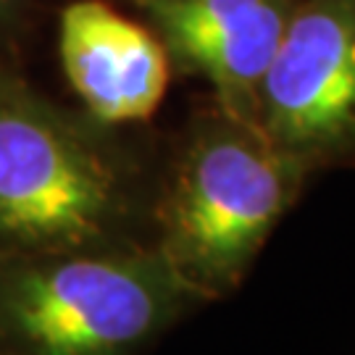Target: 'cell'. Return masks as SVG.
I'll return each mask as SVG.
<instances>
[{"label": "cell", "instance_id": "obj_7", "mask_svg": "<svg viewBox=\"0 0 355 355\" xmlns=\"http://www.w3.org/2000/svg\"><path fill=\"white\" fill-rule=\"evenodd\" d=\"M29 3L32 0H0V26L11 24L13 19H19Z\"/></svg>", "mask_w": 355, "mask_h": 355}, {"label": "cell", "instance_id": "obj_1", "mask_svg": "<svg viewBox=\"0 0 355 355\" xmlns=\"http://www.w3.org/2000/svg\"><path fill=\"white\" fill-rule=\"evenodd\" d=\"M92 124L0 71V266L114 248L129 184Z\"/></svg>", "mask_w": 355, "mask_h": 355}, {"label": "cell", "instance_id": "obj_2", "mask_svg": "<svg viewBox=\"0 0 355 355\" xmlns=\"http://www.w3.org/2000/svg\"><path fill=\"white\" fill-rule=\"evenodd\" d=\"M303 166L216 108L192 129L158 205V253L198 300L232 292L305 184Z\"/></svg>", "mask_w": 355, "mask_h": 355}, {"label": "cell", "instance_id": "obj_5", "mask_svg": "<svg viewBox=\"0 0 355 355\" xmlns=\"http://www.w3.org/2000/svg\"><path fill=\"white\" fill-rule=\"evenodd\" d=\"M297 0H135L168 61L203 76L216 108L258 129V92ZM261 132V129H258Z\"/></svg>", "mask_w": 355, "mask_h": 355}, {"label": "cell", "instance_id": "obj_3", "mask_svg": "<svg viewBox=\"0 0 355 355\" xmlns=\"http://www.w3.org/2000/svg\"><path fill=\"white\" fill-rule=\"evenodd\" d=\"M198 295L158 250H82L0 266V345L19 355H132Z\"/></svg>", "mask_w": 355, "mask_h": 355}, {"label": "cell", "instance_id": "obj_4", "mask_svg": "<svg viewBox=\"0 0 355 355\" xmlns=\"http://www.w3.org/2000/svg\"><path fill=\"white\" fill-rule=\"evenodd\" d=\"M258 129L308 174L355 168V0H297L258 92Z\"/></svg>", "mask_w": 355, "mask_h": 355}, {"label": "cell", "instance_id": "obj_6", "mask_svg": "<svg viewBox=\"0 0 355 355\" xmlns=\"http://www.w3.org/2000/svg\"><path fill=\"white\" fill-rule=\"evenodd\" d=\"M58 55L69 87L98 127L150 119L171 79L158 35L103 0H74L61 11Z\"/></svg>", "mask_w": 355, "mask_h": 355}]
</instances>
